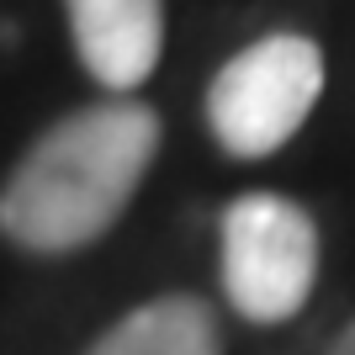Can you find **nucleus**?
<instances>
[{"instance_id": "423d86ee", "label": "nucleus", "mask_w": 355, "mask_h": 355, "mask_svg": "<svg viewBox=\"0 0 355 355\" xmlns=\"http://www.w3.org/2000/svg\"><path fill=\"white\" fill-rule=\"evenodd\" d=\"M324 355H355V324H345V329H340V340L329 345Z\"/></svg>"}, {"instance_id": "f257e3e1", "label": "nucleus", "mask_w": 355, "mask_h": 355, "mask_svg": "<svg viewBox=\"0 0 355 355\" xmlns=\"http://www.w3.org/2000/svg\"><path fill=\"white\" fill-rule=\"evenodd\" d=\"M159 148L144 101H101L64 117L27 148L0 191V234L32 254L85 250L122 218Z\"/></svg>"}, {"instance_id": "f03ea898", "label": "nucleus", "mask_w": 355, "mask_h": 355, "mask_svg": "<svg viewBox=\"0 0 355 355\" xmlns=\"http://www.w3.org/2000/svg\"><path fill=\"white\" fill-rule=\"evenodd\" d=\"M324 90V53L297 32H270L218 69L207 128L234 159H266L308 122Z\"/></svg>"}, {"instance_id": "20e7f679", "label": "nucleus", "mask_w": 355, "mask_h": 355, "mask_svg": "<svg viewBox=\"0 0 355 355\" xmlns=\"http://www.w3.org/2000/svg\"><path fill=\"white\" fill-rule=\"evenodd\" d=\"M69 32L85 64L106 90H138L159 64L164 6L159 0H64Z\"/></svg>"}, {"instance_id": "7ed1b4c3", "label": "nucleus", "mask_w": 355, "mask_h": 355, "mask_svg": "<svg viewBox=\"0 0 355 355\" xmlns=\"http://www.w3.org/2000/svg\"><path fill=\"white\" fill-rule=\"evenodd\" d=\"M318 282V228L297 202L250 191L223 212V292L250 324H286Z\"/></svg>"}, {"instance_id": "39448f33", "label": "nucleus", "mask_w": 355, "mask_h": 355, "mask_svg": "<svg viewBox=\"0 0 355 355\" xmlns=\"http://www.w3.org/2000/svg\"><path fill=\"white\" fill-rule=\"evenodd\" d=\"M85 355H223L218 318L202 297H154L112 324Z\"/></svg>"}]
</instances>
